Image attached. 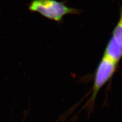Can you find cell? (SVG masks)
<instances>
[{"label":"cell","instance_id":"3","mask_svg":"<svg viewBox=\"0 0 122 122\" xmlns=\"http://www.w3.org/2000/svg\"><path fill=\"white\" fill-rule=\"evenodd\" d=\"M104 55L118 64L122 58V9L119 20L107 44Z\"/></svg>","mask_w":122,"mask_h":122},{"label":"cell","instance_id":"2","mask_svg":"<svg viewBox=\"0 0 122 122\" xmlns=\"http://www.w3.org/2000/svg\"><path fill=\"white\" fill-rule=\"evenodd\" d=\"M117 65V63L107 56H103L95 73L92 93L88 102L89 106L94 104L99 91L112 77Z\"/></svg>","mask_w":122,"mask_h":122},{"label":"cell","instance_id":"1","mask_svg":"<svg viewBox=\"0 0 122 122\" xmlns=\"http://www.w3.org/2000/svg\"><path fill=\"white\" fill-rule=\"evenodd\" d=\"M29 10L37 12L48 20L61 22L67 14H77L81 11L67 6L64 2L56 0H33L30 2Z\"/></svg>","mask_w":122,"mask_h":122}]
</instances>
